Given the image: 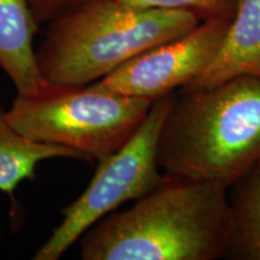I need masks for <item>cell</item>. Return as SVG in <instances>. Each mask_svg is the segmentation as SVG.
Instances as JSON below:
<instances>
[{
    "label": "cell",
    "instance_id": "cell-11",
    "mask_svg": "<svg viewBox=\"0 0 260 260\" xmlns=\"http://www.w3.org/2000/svg\"><path fill=\"white\" fill-rule=\"evenodd\" d=\"M123 4L141 9L181 10L188 11L203 21H230L236 11L239 0H118Z\"/></svg>",
    "mask_w": 260,
    "mask_h": 260
},
{
    "label": "cell",
    "instance_id": "cell-6",
    "mask_svg": "<svg viewBox=\"0 0 260 260\" xmlns=\"http://www.w3.org/2000/svg\"><path fill=\"white\" fill-rule=\"evenodd\" d=\"M230 21L211 19L126 61L94 86L152 102L198 77L219 51Z\"/></svg>",
    "mask_w": 260,
    "mask_h": 260
},
{
    "label": "cell",
    "instance_id": "cell-7",
    "mask_svg": "<svg viewBox=\"0 0 260 260\" xmlns=\"http://www.w3.org/2000/svg\"><path fill=\"white\" fill-rule=\"evenodd\" d=\"M38 29L29 0H0V68L14 83L17 95H37L48 84L35 56Z\"/></svg>",
    "mask_w": 260,
    "mask_h": 260
},
{
    "label": "cell",
    "instance_id": "cell-8",
    "mask_svg": "<svg viewBox=\"0 0 260 260\" xmlns=\"http://www.w3.org/2000/svg\"><path fill=\"white\" fill-rule=\"evenodd\" d=\"M241 75L260 77V0H239L219 51L181 89L211 87Z\"/></svg>",
    "mask_w": 260,
    "mask_h": 260
},
{
    "label": "cell",
    "instance_id": "cell-5",
    "mask_svg": "<svg viewBox=\"0 0 260 260\" xmlns=\"http://www.w3.org/2000/svg\"><path fill=\"white\" fill-rule=\"evenodd\" d=\"M175 94L153 102L133 138L115 153L98 161L88 187L61 210L63 219L35 253V260H58L100 219L160 183L164 174L157 160L159 134Z\"/></svg>",
    "mask_w": 260,
    "mask_h": 260
},
{
    "label": "cell",
    "instance_id": "cell-9",
    "mask_svg": "<svg viewBox=\"0 0 260 260\" xmlns=\"http://www.w3.org/2000/svg\"><path fill=\"white\" fill-rule=\"evenodd\" d=\"M229 234L224 258L260 260V159L228 190Z\"/></svg>",
    "mask_w": 260,
    "mask_h": 260
},
{
    "label": "cell",
    "instance_id": "cell-3",
    "mask_svg": "<svg viewBox=\"0 0 260 260\" xmlns=\"http://www.w3.org/2000/svg\"><path fill=\"white\" fill-rule=\"evenodd\" d=\"M200 22L181 10L89 0L48 22L35 51L39 71L50 83L86 86L145 51L186 34Z\"/></svg>",
    "mask_w": 260,
    "mask_h": 260
},
{
    "label": "cell",
    "instance_id": "cell-2",
    "mask_svg": "<svg viewBox=\"0 0 260 260\" xmlns=\"http://www.w3.org/2000/svg\"><path fill=\"white\" fill-rule=\"evenodd\" d=\"M259 159L260 77L177 90L159 134L162 174L229 188Z\"/></svg>",
    "mask_w": 260,
    "mask_h": 260
},
{
    "label": "cell",
    "instance_id": "cell-12",
    "mask_svg": "<svg viewBox=\"0 0 260 260\" xmlns=\"http://www.w3.org/2000/svg\"><path fill=\"white\" fill-rule=\"evenodd\" d=\"M89 0H29V5L39 24L48 23L58 16L86 4Z\"/></svg>",
    "mask_w": 260,
    "mask_h": 260
},
{
    "label": "cell",
    "instance_id": "cell-10",
    "mask_svg": "<svg viewBox=\"0 0 260 260\" xmlns=\"http://www.w3.org/2000/svg\"><path fill=\"white\" fill-rule=\"evenodd\" d=\"M54 158L82 160L81 155L60 146L31 141L10 124L0 104V191L14 197L22 182L32 180L40 162Z\"/></svg>",
    "mask_w": 260,
    "mask_h": 260
},
{
    "label": "cell",
    "instance_id": "cell-4",
    "mask_svg": "<svg viewBox=\"0 0 260 260\" xmlns=\"http://www.w3.org/2000/svg\"><path fill=\"white\" fill-rule=\"evenodd\" d=\"M152 104L93 83L48 82L37 95L16 96L6 118L31 141L71 149L82 160L102 161L133 138Z\"/></svg>",
    "mask_w": 260,
    "mask_h": 260
},
{
    "label": "cell",
    "instance_id": "cell-1",
    "mask_svg": "<svg viewBox=\"0 0 260 260\" xmlns=\"http://www.w3.org/2000/svg\"><path fill=\"white\" fill-rule=\"evenodd\" d=\"M224 184L164 175L132 207L112 212L80 239L83 260L224 258L229 203Z\"/></svg>",
    "mask_w": 260,
    "mask_h": 260
}]
</instances>
